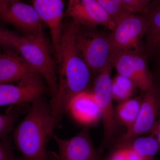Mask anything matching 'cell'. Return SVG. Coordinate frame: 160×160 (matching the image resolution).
<instances>
[{
	"instance_id": "1",
	"label": "cell",
	"mask_w": 160,
	"mask_h": 160,
	"mask_svg": "<svg viewBox=\"0 0 160 160\" xmlns=\"http://www.w3.org/2000/svg\"><path fill=\"white\" fill-rule=\"evenodd\" d=\"M81 26L70 20L63 24L60 43V57L58 61L59 78L58 90L49 101L52 114L59 121L75 96L87 91L90 71L76 46L75 37Z\"/></svg>"
},
{
	"instance_id": "2",
	"label": "cell",
	"mask_w": 160,
	"mask_h": 160,
	"mask_svg": "<svg viewBox=\"0 0 160 160\" xmlns=\"http://www.w3.org/2000/svg\"><path fill=\"white\" fill-rule=\"evenodd\" d=\"M59 121L52 113L49 101L41 98L32 104L27 115L15 128L12 138L25 160H59L58 155L47 151Z\"/></svg>"
},
{
	"instance_id": "3",
	"label": "cell",
	"mask_w": 160,
	"mask_h": 160,
	"mask_svg": "<svg viewBox=\"0 0 160 160\" xmlns=\"http://www.w3.org/2000/svg\"><path fill=\"white\" fill-rule=\"evenodd\" d=\"M0 43L6 49L17 52L42 76L49 89L50 100L53 99L57 92L58 80L50 47L43 31L21 35L1 27Z\"/></svg>"
},
{
	"instance_id": "4",
	"label": "cell",
	"mask_w": 160,
	"mask_h": 160,
	"mask_svg": "<svg viewBox=\"0 0 160 160\" xmlns=\"http://www.w3.org/2000/svg\"><path fill=\"white\" fill-rule=\"evenodd\" d=\"M75 43L81 57L93 73L98 74L112 62L111 32L81 26Z\"/></svg>"
},
{
	"instance_id": "5",
	"label": "cell",
	"mask_w": 160,
	"mask_h": 160,
	"mask_svg": "<svg viewBox=\"0 0 160 160\" xmlns=\"http://www.w3.org/2000/svg\"><path fill=\"white\" fill-rule=\"evenodd\" d=\"M146 29V20L143 15L128 12L122 16L110 31L112 59L122 52L146 53L144 41Z\"/></svg>"
},
{
	"instance_id": "6",
	"label": "cell",
	"mask_w": 160,
	"mask_h": 160,
	"mask_svg": "<svg viewBox=\"0 0 160 160\" xmlns=\"http://www.w3.org/2000/svg\"><path fill=\"white\" fill-rule=\"evenodd\" d=\"M42 76L36 72L16 82V84H1V106L33 102L45 94H50Z\"/></svg>"
},
{
	"instance_id": "7",
	"label": "cell",
	"mask_w": 160,
	"mask_h": 160,
	"mask_svg": "<svg viewBox=\"0 0 160 160\" xmlns=\"http://www.w3.org/2000/svg\"><path fill=\"white\" fill-rule=\"evenodd\" d=\"M160 118V87L157 84L145 92L141 110L134 124L120 138L117 147H122L135 138L150 132Z\"/></svg>"
},
{
	"instance_id": "8",
	"label": "cell",
	"mask_w": 160,
	"mask_h": 160,
	"mask_svg": "<svg viewBox=\"0 0 160 160\" xmlns=\"http://www.w3.org/2000/svg\"><path fill=\"white\" fill-rule=\"evenodd\" d=\"M148 58L146 53L127 52L115 56L112 63L118 74L129 78L145 92L154 85L153 76L148 67Z\"/></svg>"
},
{
	"instance_id": "9",
	"label": "cell",
	"mask_w": 160,
	"mask_h": 160,
	"mask_svg": "<svg viewBox=\"0 0 160 160\" xmlns=\"http://www.w3.org/2000/svg\"><path fill=\"white\" fill-rule=\"evenodd\" d=\"M113 66L111 62L97 75L92 92L101 112L104 126L103 144L112 138L116 128L115 112L112 106L111 71Z\"/></svg>"
},
{
	"instance_id": "10",
	"label": "cell",
	"mask_w": 160,
	"mask_h": 160,
	"mask_svg": "<svg viewBox=\"0 0 160 160\" xmlns=\"http://www.w3.org/2000/svg\"><path fill=\"white\" fill-rule=\"evenodd\" d=\"M64 17L83 27L103 26L111 31L115 26L111 17L96 0H68Z\"/></svg>"
},
{
	"instance_id": "11",
	"label": "cell",
	"mask_w": 160,
	"mask_h": 160,
	"mask_svg": "<svg viewBox=\"0 0 160 160\" xmlns=\"http://www.w3.org/2000/svg\"><path fill=\"white\" fill-rule=\"evenodd\" d=\"M3 22L11 24L23 35L37 34L43 32V22L33 6L21 0L0 8Z\"/></svg>"
},
{
	"instance_id": "12",
	"label": "cell",
	"mask_w": 160,
	"mask_h": 160,
	"mask_svg": "<svg viewBox=\"0 0 160 160\" xmlns=\"http://www.w3.org/2000/svg\"><path fill=\"white\" fill-rule=\"evenodd\" d=\"M32 2L40 18L49 28L52 45L58 61L63 29L64 0H32Z\"/></svg>"
},
{
	"instance_id": "13",
	"label": "cell",
	"mask_w": 160,
	"mask_h": 160,
	"mask_svg": "<svg viewBox=\"0 0 160 160\" xmlns=\"http://www.w3.org/2000/svg\"><path fill=\"white\" fill-rule=\"evenodd\" d=\"M59 149V160H98V155L87 127L73 137L62 139L53 135Z\"/></svg>"
},
{
	"instance_id": "14",
	"label": "cell",
	"mask_w": 160,
	"mask_h": 160,
	"mask_svg": "<svg viewBox=\"0 0 160 160\" xmlns=\"http://www.w3.org/2000/svg\"><path fill=\"white\" fill-rule=\"evenodd\" d=\"M36 72H39L15 50L6 49L1 53V84L16 82Z\"/></svg>"
},
{
	"instance_id": "15",
	"label": "cell",
	"mask_w": 160,
	"mask_h": 160,
	"mask_svg": "<svg viewBox=\"0 0 160 160\" xmlns=\"http://www.w3.org/2000/svg\"><path fill=\"white\" fill-rule=\"evenodd\" d=\"M68 111L76 121L87 126L95 125L101 118L93 93L88 91L75 96L69 104Z\"/></svg>"
},
{
	"instance_id": "16",
	"label": "cell",
	"mask_w": 160,
	"mask_h": 160,
	"mask_svg": "<svg viewBox=\"0 0 160 160\" xmlns=\"http://www.w3.org/2000/svg\"><path fill=\"white\" fill-rule=\"evenodd\" d=\"M144 46L148 57L153 60L160 55V0H152L147 12Z\"/></svg>"
},
{
	"instance_id": "17",
	"label": "cell",
	"mask_w": 160,
	"mask_h": 160,
	"mask_svg": "<svg viewBox=\"0 0 160 160\" xmlns=\"http://www.w3.org/2000/svg\"><path fill=\"white\" fill-rule=\"evenodd\" d=\"M142 97L130 98L119 102L117 107L116 118L127 129L132 126L137 118L142 106Z\"/></svg>"
},
{
	"instance_id": "18",
	"label": "cell",
	"mask_w": 160,
	"mask_h": 160,
	"mask_svg": "<svg viewBox=\"0 0 160 160\" xmlns=\"http://www.w3.org/2000/svg\"><path fill=\"white\" fill-rule=\"evenodd\" d=\"M31 109L28 103L10 105L5 113L0 115V139H5L14 128V124L20 116L28 113Z\"/></svg>"
},
{
	"instance_id": "19",
	"label": "cell",
	"mask_w": 160,
	"mask_h": 160,
	"mask_svg": "<svg viewBox=\"0 0 160 160\" xmlns=\"http://www.w3.org/2000/svg\"><path fill=\"white\" fill-rule=\"evenodd\" d=\"M124 147L130 149L146 160H153L160 150V146L155 137H138L132 140ZM120 148V147H119Z\"/></svg>"
},
{
	"instance_id": "20",
	"label": "cell",
	"mask_w": 160,
	"mask_h": 160,
	"mask_svg": "<svg viewBox=\"0 0 160 160\" xmlns=\"http://www.w3.org/2000/svg\"><path fill=\"white\" fill-rule=\"evenodd\" d=\"M136 88L137 87L131 80L118 74L112 79L111 92L112 99L121 102L130 98Z\"/></svg>"
},
{
	"instance_id": "21",
	"label": "cell",
	"mask_w": 160,
	"mask_h": 160,
	"mask_svg": "<svg viewBox=\"0 0 160 160\" xmlns=\"http://www.w3.org/2000/svg\"><path fill=\"white\" fill-rule=\"evenodd\" d=\"M111 17L116 22L123 15L129 12L124 5L122 0H96Z\"/></svg>"
},
{
	"instance_id": "22",
	"label": "cell",
	"mask_w": 160,
	"mask_h": 160,
	"mask_svg": "<svg viewBox=\"0 0 160 160\" xmlns=\"http://www.w3.org/2000/svg\"><path fill=\"white\" fill-rule=\"evenodd\" d=\"M11 137L9 136L0 142V160H25L22 156L15 154Z\"/></svg>"
},
{
	"instance_id": "23",
	"label": "cell",
	"mask_w": 160,
	"mask_h": 160,
	"mask_svg": "<svg viewBox=\"0 0 160 160\" xmlns=\"http://www.w3.org/2000/svg\"><path fill=\"white\" fill-rule=\"evenodd\" d=\"M128 11L132 13L145 14L152 0H122Z\"/></svg>"
},
{
	"instance_id": "24",
	"label": "cell",
	"mask_w": 160,
	"mask_h": 160,
	"mask_svg": "<svg viewBox=\"0 0 160 160\" xmlns=\"http://www.w3.org/2000/svg\"><path fill=\"white\" fill-rule=\"evenodd\" d=\"M109 160H128L127 149L123 147L117 148L111 155Z\"/></svg>"
},
{
	"instance_id": "25",
	"label": "cell",
	"mask_w": 160,
	"mask_h": 160,
	"mask_svg": "<svg viewBox=\"0 0 160 160\" xmlns=\"http://www.w3.org/2000/svg\"><path fill=\"white\" fill-rule=\"evenodd\" d=\"M150 135L155 137L160 146V118L155 123L154 126L150 130Z\"/></svg>"
},
{
	"instance_id": "26",
	"label": "cell",
	"mask_w": 160,
	"mask_h": 160,
	"mask_svg": "<svg viewBox=\"0 0 160 160\" xmlns=\"http://www.w3.org/2000/svg\"><path fill=\"white\" fill-rule=\"evenodd\" d=\"M126 148L127 150L128 160H146L131 149L127 148Z\"/></svg>"
},
{
	"instance_id": "27",
	"label": "cell",
	"mask_w": 160,
	"mask_h": 160,
	"mask_svg": "<svg viewBox=\"0 0 160 160\" xmlns=\"http://www.w3.org/2000/svg\"><path fill=\"white\" fill-rule=\"evenodd\" d=\"M18 1L19 0H0V8L5 7L11 3Z\"/></svg>"
},
{
	"instance_id": "28",
	"label": "cell",
	"mask_w": 160,
	"mask_h": 160,
	"mask_svg": "<svg viewBox=\"0 0 160 160\" xmlns=\"http://www.w3.org/2000/svg\"><path fill=\"white\" fill-rule=\"evenodd\" d=\"M154 60V61H156L158 66L159 68L160 69V55H159L156 58H155ZM159 86L160 87V86Z\"/></svg>"
}]
</instances>
